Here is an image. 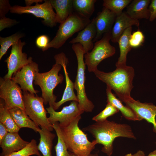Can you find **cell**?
<instances>
[{"label": "cell", "mask_w": 156, "mask_h": 156, "mask_svg": "<svg viewBox=\"0 0 156 156\" xmlns=\"http://www.w3.org/2000/svg\"><path fill=\"white\" fill-rule=\"evenodd\" d=\"M82 130L91 134L98 144H102V151L109 156L113 153V142L116 138L123 137L136 139L129 125L118 123L107 119L96 122L83 128Z\"/></svg>", "instance_id": "obj_1"}, {"label": "cell", "mask_w": 156, "mask_h": 156, "mask_svg": "<svg viewBox=\"0 0 156 156\" xmlns=\"http://www.w3.org/2000/svg\"><path fill=\"white\" fill-rule=\"evenodd\" d=\"M116 66V69L112 72H105L97 69L94 73L98 79L114 91L120 100L124 102L132 98L130 94L133 88L134 70L132 67L126 64Z\"/></svg>", "instance_id": "obj_2"}, {"label": "cell", "mask_w": 156, "mask_h": 156, "mask_svg": "<svg viewBox=\"0 0 156 156\" xmlns=\"http://www.w3.org/2000/svg\"><path fill=\"white\" fill-rule=\"evenodd\" d=\"M81 118L80 115L68 126L60 127L63 138L68 150L77 156H88L98 144L95 140L90 142L87 135L79 128L78 123Z\"/></svg>", "instance_id": "obj_3"}, {"label": "cell", "mask_w": 156, "mask_h": 156, "mask_svg": "<svg viewBox=\"0 0 156 156\" xmlns=\"http://www.w3.org/2000/svg\"><path fill=\"white\" fill-rule=\"evenodd\" d=\"M62 67L61 64L55 63L50 70L41 73L38 72L34 77V83L41 89L44 104L49 103L53 108L57 99L53 94V90L63 80L62 75L59 73Z\"/></svg>", "instance_id": "obj_4"}, {"label": "cell", "mask_w": 156, "mask_h": 156, "mask_svg": "<svg viewBox=\"0 0 156 156\" xmlns=\"http://www.w3.org/2000/svg\"><path fill=\"white\" fill-rule=\"evenodd\" d=\"M72 48L76 55L77 68V75L74 83V89L77 92V97L79 106L84 112H91L94 105L88 98L85 91V70L86 64L83 58L85 54L83 46L79 43L73 44Z\"/></svg>", "instance_id": "obj_5"}, {"label": "cell", "mask_w": 156, "mask_h": 156, "mask_svg": "<svg viewBox=\"0 0 156 156\" xmlns=\"http://www.w3.org/2000/svg\"><path fill=\"white\" fill-rule=\"evenodd\" d=\"M91 21L90 19L73 12L63 23L60 24L55 36L42 51L51 48H60L68 39L75 33L83 29Z\"/></svg>", "instance_id": "obj_6"}, {"label": "cell", "mask_w": 156, "mask_h": 156, "mask_svg": "<svg viewBox=\"0 0 156 156\" xmlns=\"http://www.w3.org/2000/svg\"><path fill=\"white\" fill-rule=\"evenodd\" d=\"M25 111L29 118L41 129L45 128L51 131L54 129L47 116V110L44 106L42 97L28 91L23 92Z\"/></svg>", "instance_id": "obj_7"}, {"label": "cell", "mask_w": 156, "mask_h": 156, "mask_svg": "<svg viewBox=\"0 0 156 156\" xmlns=\"http://www.w3.org/2000/svg\"><path fill=\"white\" fill-rule=\"evenodd\" d=\"M111 39V32L104 34L94 43L92 51L84 54L85 63L89 72H94L101 62L115 54L116 49L110 43Z\"/></svg>", "instance_id": "obj_8"}, {"label": "cell", "mask_w": 156, "mask_h": 156, "mask_svg": "<svg viewBox=\"0 0 156 156\" xmlns=\"http://www.w3.org/2000/svg\"><path fill=\"white\" fill-rule=\"evenodd\" d=\"M41 4L36 3L34 6H23L15 5L11 7L10 12L19 14H30L36 17L43 19V23L50 27L55 26L56 13L54 12L49 0L44 1Z\"/></svg>", "instance_id": "obj_9"}, {"label": "cell", "mask_w": 156, "mask_h": 156, "mask_svg": "<svg viewBox=\"0 0 156 156\" xmlns=\"http://www.w3.org/2000/svg\"><path fill=\"white\" fill-rule=\"evenodd\" d=\"M0 97L8 109L17 107L25 111L21 89L12 79L0 78Z\"/></svg>", "instance_id": "obj_10"}, {"label": "cell", "mask_w": 156, "mask_h": 156, "mask_svg": "<svg viewBox=\"0 0 156 156\" xmlns=\"http://www.w3.org/2000/svg\"><path fill=\"white\" fill-rule=\"evenodd\" d=\"M26 44L20 39L12 46L9 56L5 60L7 64L8 72L4 77L5 79H11L13 75L24 66L32 61L31 57H27V55L22 52V49Z\"/></svg>", "instance_id": "obj_11"}, {"label": "cell", "mask_w": 156, "mask_h": 156, "mask_svg": "<svg viewBox=\"0 0 156 156\" xmlns=\"http://www.w3.org/2000/svg\"><path fill=\"white\" fill-rule=\"evenodd\" d=\"M49 114L48 118L49 122L53 124L58 122L61 127L68 126L76 118L84 112L80 108L78 102L73 101L70 104L64 107L60 112H56L51 106L46 108Z\"/></svg>", "instance_id": "obj_12"}, {"label": "cell", "mask_w": 156, "mask_h": 156, "mask_svg": "<svg viewBox=\"0 0 156 156\" xmlns=\"http://www.w3.org/2000/svg\"><path fill=\"white\" fill-rule=\"evenodd\" d=\"M39 71L38 64L33 61L16 72L13 75L11 79L20 85L23 91H28L37 95L39 91L35 90L33 83L35 74Z\"/></svg>", "instance_id": "obj_13"}, {"label": "cell", "mask_w": 156, "mask_h": 156, "mask_svg": "<svg viewBox=\"0 0 156 156\" xmlns=\"http://www.w3.org/2000/svg\"><path fill=\"white\" fill-rule=\"evenodd\" d=\"M54 58L55 63L61 64L63 68L66 82V87L62 99L54 104L53 108L55 110L65 102L69 101L78 102V99L74 91V83L70 79L67 70L66 66L68 63V59L63 52L56 54L54 56Z\"/></svg>", "instance_id": "obj_14"}, {"label": "cell", "mask_w": 156, "mask_h": 156, "mask_svg": "<svg viewBox=\"0 0 156 156\" xmlns=\"http://www.w3.org/2000/svg\"><path fill=\"white\" fill-rule=\"evenodd\" d=\"M142 119L153 125V130L156 133V106L151 103H143L132 97L124 102Z\"/></svg>", "instance_id": "obj_15"}, {"label": "cell", "mask_w": 156, "mask_h": 156, "mask_svg": "<svg viewBox=\"0 0 156 156\" xmlns=\"http://www.w3.org/2000/svg\"><path fill=\"white\" fill-rule=\"evenodd\" d=\"M116 16L114 13L104 7L101 11L98 12L94 18L97 33L93 42L100 39L104 34L111 32Z\"/></svg>", "instance_id": "obj_16"}, {"label": "cell", "mask_w": 156, "mask_h": 156, "mask_svg": "<svg viewBox=\"0 0 156 156\" xmlns=\"http://www.w3.org/2000/svg\"><path fill=\"white\" fill-rule=\"evenodd\" d=\"M97 33L94 18L83 29L80 31L77 36L69 42L71 44L79 43L83 46L85 54L93 49V40Z\"/></svg>", "instance_id": "obj_17"}, {"label": "cell", "mask_w": 156, "mask_h": 156, "mask_svg": "<svg viewBox=\"0 0 156 156\" xmlns=\"http://www.w3.org/2000/svg\"><path fill=\"white\" fill-rule=\"evenodd\" d=\"M29 142L23 140L18 133L8 132L0 142L2 149L0 156H8L25 147Z\"/></svg>", "instance_id": "obj_18"}, {"label": "cell", "mask_w": 156, "mask_h": 156, "mask_svg": "<svg viewBox=\"0 0 156 156\" xmlns=\"http://www.w3.org/2000/svg\"><path fill=\"white\" fill-rule=\"evenodd\" d=\"M133 25L139 27V20L131 18L126 12L117 16L111 31V41L113 43L118 42L125 30Z\"/></svg>", "instance_id": "obj_19"}, {"label": "cell", "mask_w": 156, "mask_h": 156, "mask_svg": "<svg viewBox=\"0 0 156 156\" xmlns=\"http://www.w3.org/2000/svg\"><path fill=\"white\" fill-rule=\"evenodd\" d=\"M150 0H133L126 7V13L131 18L135 19H149V11L148 7Z\"/></svg>", "instance_id": "obj_20"}, {"label": "cell", "mask_w": 156, "mask_h": 156, "mask_svg": "<svg viewBox=\"0 0 156 156\" xmlns=\"http://www.w3.org/2000/svg\"><path fill=\"white\" fill-rule=\"evenodd\" d=\"M56 12L55 21L60 24L63 23L74 12L73 0H49Z\"/></svg>", "instance_id": "obj_21"}, {"label": "cell", "mask_w": 156, "mask_h": 156, "mask_svg": "<svg viewBox=\"0 0 156 156\" xmlns=\"http://www.w3.org/2000/svg\"><path fill=\"white\" fill-rule=\"evenodd\" d=\"M107 102L112 104L119 111L126 119L132 121H140L142 119L132 110L127 106L124 105L122 102L112 93L111 89L107 86L106 89Z\"/></svg>", "instance_id": "obj_22"}, {"label": "cell", "mask_w": 156, "mask_h": 156, "mask_svg": "<svg viewBox=\"0 0 156 156\" xmlns=\"http://www.w3.org/2000/svg\"><path fill=\"white\" fill-rule=\"evenodd\" d=\"M11 116L15 124L20 129L28 128L38 132L41 129L27 115L25 111L19 107L9 109Z\"/></svg>", "instance_id": "obj_23"}, {"label": "cell", "mask_w": 156, "mask_h": 156, "mask_svg": "<svg viewBox=\"0 0 156 156\" xmlns=\"http://www.w3.org/2000/svg\"><path fill=\"white\" fill-rule=\"evenodd\" d=\"M132 27L127 29L123 32L118 40L120 51V54L116 66L126 64L127 55L132 48L129 43V39L131 34Z\"/></svg>", "instance_id": "obj_24"}, {"label": "cell", "mask_w": 156, "mask_h": 156, "mask_svg": "<svg viewBox=\"0 0 156 156\" xmlns=\"http://www.w3.org/2000/svg\"><path fill=\"white\" fill-rule=\"evenodd\" d=\"M40 135L38 148L43 156H52L53 141L55 135L47 129H41L38 132Z\"/></svg>", "instance_id": "obj_25"}, {"label": "cell", "mask_w": 156, "mask_h": 156, "mask_svg": "<svg viewBox=\"0 0 156 156\" xmlns=\"http://www.w3.org/2000/svg\"><path fill=\"white\" fill-rule=\"evenodd\" d=\"M96 0H73V11L80 16L90 19L94 11Z\"/></svg>", "instance_id": "obj_26"}, {"label": "cell", "mask_w": 156, "mask_h": 156, "mask_svg": "<svg viewBox=\"0 0 156 156\" xmlns=\"http://www.w3.org/2000/svg\"><path fill=\"white\" fill-rule=\"evenodd\" d=\"M0 122L10 133H18L20 129L15 124L10 113L9 109L5 107L4 101L0 100Z\"/></svg>", "instance_id": "obj_27"}, {"label": "cell", "mask_w": 156, "mask_h": 156, "mask_svg": "<svg viewBox=\"0 0 156 156\" xmlns=\"http://www.w3.org/2000/svg\"><path fill=\"white\" fill-rule=\"evenodd\" d=\"M52 125L57 137V143L54 147L56 156H77L67 149L62 137L59 123L56 122Z\"/></svg>", "instance_id": "obj_28"}, {"label": "cell", "mask_w": 156, "mask_h": 156, "mask_svg": "<svg viewBox=\"0 0 156 156\" xmlns=\"http://www.w3.org/2000/svg\"><path fill=\"white\" fill-rule=\"evenodd\" d=\"M131 1V0H104L103 6L118 16L122 13L123 10L128 5Z\"/></svg>", "instance_id": "obj_29"}, {"label": "cell", "mask_w": 156, "mask_h": 156, "mask_svg": "<svg viewBox=\"0 0 156 156\" xmlns=\"http://www.w3.org/2000/svg\"><path fill=\"white\" fill-rule=\"evenodd\" d=\"M24 36L23 34L17 32L10 36L2 37H0V60L5 54L10 46L17 42Z\"/></svg>", "instance_id": "obj_30"}, {"label": "cell", "mask_w": 156, "mask_h": 156, "mask_svg": "<svg viewBox=\"0 0 156 156\" xmlns=\"http://www.w3.org/2000/svg\"><path fill=\"white\" fill-rule=\"evenodd\" d=\"M33 155L41 156L38 148L37 142L34 139L24 148L8 156H29Z\"/></svg>", "instance_id": "obj_31"}, {"label": "cell", "mask_w": 156, "mask_h": 156, "mask_svg": "<svg viewBox=\"0 0 156 156\" xmlns=\"http://www.w3.org/2000/svg\"><path fill=\"white\" fill-rule=\"evenodd\" d=\"M107 102L105 108L98 114L94 116L92 118V120L96 122L103 121L119 112L118 109L112 104Z\"/></svg>", "instance_id": "obj_32"}, {"label": "cell", "mask_w": 156, "mask_h": 156, "mask_svg": "<svg viewBox=\"0 0 156 156\" xmlns=\"http://www.w3.org/2000/svg\"><path fill=\"white\" fill-rule=\"evenodd\" d=\"M145 38L143 33L138 29L131 34L129 40L130 45L132 48H138L142 45Z\"/></svg>", "instance_id": "obj_33"}, {"label": "cell", "mask_w": 156, "mask_h": 156, "mask_svg": "<svg viewBox=\"0 0 156 156\" xmlns=\"http://www.w3.org/2000/svg\"><path fill=\"white\" fill-rule=\"evenodd\" d=\"M18 23L15 19H12L5 16L0 18V31L5 28L12 27Z\"/></svg>", "instance_id": "obj_34"}, {"label": "cell", "mask_w": 156, "mask_h": 156, "mask_svg": "<svg viewBox=\"0 0 156 156\" xmlns=\"http://www.w3.org/2000/svg\"><path fill=\"white\" fill-rule=\"evenodd\" d=\"M12 6L8 0H0V18L5 16V15L10 11Z\"/></svg>", "instance_id": "obj_35"}, {"label": "cell", "mask_w": 156, "mask_h": 156, "mask_svg": "<svg viewBox=\"0 0 156 156\" xmlns=\"http://www.w3.org/2000/svg\"><path fill=\"white\" fill-rule=\"evenodd\" d=\"M49 38L46 35L39 36L36 39V46L42 50L47 46L49 43Z\"/></svg>", "instance_id": "obj_36"}, {"label": "cell", "mask_w": 156, "mask_h": 156, "mask_svg": "<svg viewBox=\"0 0 156 156\" xmlns=\"http://www.w3.org/2000/svg\"><path fill=\"white\" fill-rule=\"evenodd\" d=\"M149 20L152 22L156 19V0H152L149 6Z\"/></svg>", "instance_id": "obj_37"}, {"label": "cell", "mask_w": 156, "mask_h": 156, "mask_svg": "<svg viewBox=\"0 0 156 156\" xmlns=\"http://www.w3.org/2000/svg\"><path fill=\"white\" fill-rule=\"evenodd\" d=\"M8 132L5 126L0 122V142L4 139Z\"/></svg>", "instance_id": "obj_38"}, {"label": "cell", "mask_w": 156, "mask_h": 156, "mask_svg": "<svg viewBox=\"0 0 156 156\" xmlns=\"http://www.w3.org/2000/svg\"><path fill=\"white\" fill-rule=\"evenodd\" d=\"M25 2L26 6H30L34 3H36L42 2V0H25Z\"/></svg>", "instance_id": "obj_39"}, {"label": "cell", "mask_w": 156, "mask_h": 156, "mask_svg": "<svg viewBox=\"0 0 156 156\" xmlns=\"http://www.w3.org/2000/svg\"><path fill=\"white\" fill-rule=\"evenodd\" d=\"M133 156H145V155L143 151L139 150L133 155Z\"/></svg>", "instance_id": "obj_40"}, {"label": "cell", "mask_w": 156, "mask_h": 156, "mask_svg": "<svg viewBox=\"0 0 156 156\" xmlns=\"http://www.w3.org/2000/svg\"><path fill=\"white\" fill-rule=\"evenodd\" d=\"M147 156H156V149L150 153Z\"/></svg>", "instance_id": "obj_41"}, {"label": "cell", "mask_w": 156, "mask_h": 156, "mask_svg": "<svg viewBox=\"0 0 156 156\" xmlns=\"http://www.w3.org/2000/svg\"><path fill=\"white\" fill-rule=\"evenodd\" d=\"M88 156H98V153H96L95 154H91V153Z\"/></svg>", "instance_id": "obj_42"}, {"label": "cell", "mask_w": 156, "mask_h": 156, "mask_svg": "<svg viewBox=\"0 0 156 156\" xmlns=\"http://www.w3.org/2000/svg\"><path fill=\"white\" fill-rule=\"evenodd\" d=\"M124 156H133V155H132L131 153H129L126 154Z\"/></svg>", "instance_id": "obj_43"}, {"label": "cell", "mask_w": 156, "mask_h": 156, "mask_svg": "<svg viewBox=\"0 0 156 156\" xmlns=\"http://www.w3.org/2000/svg\"><path fill=\"white\" fill-rule=\"evenodd\" d=\"M155 144H156V143H155Z\"/></svg>", "instance_id": "obj_44"}]
</instances>
